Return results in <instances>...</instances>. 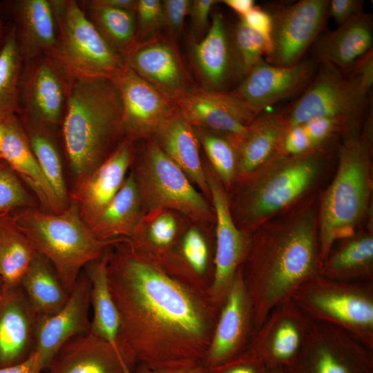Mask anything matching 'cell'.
<instances>
[{
    "instance_id": "25",
    "label": "cell",
    "mask_w": 373,
    "mask_h": 373,
    "mask_svg": "<svg viewBox=\"0 0 373 373\" xmlns=\"http://www.w3.org/2000/svg\"><path fill=\"white\" fill-rule=\"evenodd\" d=\"M1 160L12 169L34 195L39 209L50 213L64 210L41 171L17 115L4 119Z\"/></svg>"
},
{
    "instance_id": "45",
    "label": "cell",
    "mask_w": 373,
    "mask_h": 373,
    "mask_svg": "<svg viewBox=\"0 0 373 373\" xmlns=\"http://www.w3.org/2000/svg\"><path fill=\"white\" fill-rule=\"evenodd\" d=\"M191 1H162L164 27L169 32V37L174 41L182 35L184 22L189 15Z\"/></svg>"
},
{
    "instance_id": "3",
    "label": "cell",
    "mask_w": 373,
    "mask_h": 373,
    "mask_svg": "<svg viewBox=\"0 0 373 373\" xmlns=\"http://www.w3.org/2000/svg\"><path fill=\"white\" fill-rule=\"evenodd\" d=\"M60 137L74 183L90 175L125 140L121 100L111 79L75 77Z\"/></svg>"
},
{
    "instance_id": "6",
    "label": "cell",
    "mask_w": 373,
    "mask_h": 373,
    "mask_svg": "<svg viewBox=\"0 0 373 373\" xmlns=\"http://www.w3.org/2000/svg\"><path fill=\"white\" fill-rule=\"evenodd\" d=\"M13 213L21 230L35 251L50 263L69 295L84 267L124 240L97 239L71 201L59 213L33 207Z\"/></svg>"
},
{
    "instance_id": "33",
    "label": "cell",
    "mask_w": 373,
    "mask_h": 373,
    "mask_svg": "<svg viewBox=\"0 0 373 373\" xmlns=\"http://www.w3.org/2000/svg\"><path fill=\"white\" fill-rule=\"evenodd\" d=\"M108 251L84 269L90 284L93 316L90 332L108 343L122 356L119 348L120 320L108 283Z\"/></svg>"
},
{
    "instance_id": "14",
    "label": "cell",
    "mask_w": 373,
    "mask_h": 373,
    "mask_svg": "<svg viewBox=\"0 0 373 373\" xmlns=\"http://www.w3.org/2000/svg\"><path fill=\"white\" fill-rule=\"evenodd\" d=\"M312 321L291 299L276 307L237 356L265 367L288 366L299 352Z\"/></svg>"
},
{
    "instance_id": "60",
    "label": "cell",
    "mask_w": 373,
    "mask_h": 373,
    "mask_svg": "<svg viewBox=\"0 0 373 373\" xmlns=\"http://www.w3.org/2000/svg\"><path fill=\"white\" fill-rule=\"evenodd\" d=\"M4 135V120L0 121V160L1 153V146Z\"/></svg>"
},
{
    "instance_id": "10",
    "label": "cell",
    "mask_w": 373,
    "mask_h": 373,
    "mask_svg": "<svg viewBox=\"0 0 373 373\" xmlns=\"http://www.w3.org/2000/svg\"><path fill=\"white\" fill-rule=\"evenodd\" d=\"M133 175L142 207L150 212L172 209L197 222L214 219L213 211L186 175L154 140L148 144Z\"/></svg>"
},
{
    "instance_id": "31",
    "label": "cell",
    "mask_w": 373,
    "mask_h": 373,
    "mask_svg": "<svg viewBox=\"0 0 373 373\" xmlns=\"http://www.w3.org/2000/svg\"><path fill=\"white\" fill-rule=\"evenodd\" d=\"M154 142L206 195L209 185L200 155V143L194 129L178 109L160 127Z\"/></svg>"
},
{
    "instance_id": "47",
    "label": "cell",
    "mask_w": 373,
    "mask_h": 373,
    "mask_svg": "<svg viewBox=\"0 0 373 373\" xmlns=\"http://www.w3.org/2000/svg\"><path fill=\"white\" fill-rule=\"evenodd\" d=\"M300 124L315 148L327 145L336 134L342 135L340 124L332 119L315 118Z\"/></svg>"
},
{
    "instance_id": "41",
    "label": "cell",
    "mask_w": 373,
    "mask_h": 373,
    "mask_svg": "<svg viewBox=\"0 0 373 373\" xmlns=\"http://www.w3.org/2000/svg\"><path fill=\"white\" fill-rule=\"evenodd\" d=\"M39 207L37 200L12 169L0 160V213Z\"/></svg>"
},
{
    "instance_id": "17",
    "label": "cell",
    "mask_w": 373,
    "mask_h": 373,
    "mask_svg": "<svg viewBox=\"0 0 373 373\" xmlns=\"http://www.w3.org/2000/svg\"><path fill=\"white\" fill-rule=\"evenodd\" d=\"M183 119L195 129L207 131L237 142L256 117L231 91L192 88L174 101Z\"/></svg>"
},
{
    "instance_id": "21",
    "label": "cell",
    "mask_w": 373,
    "mask_h": 373,
    "mask_svg": "<svg viewBox=\"0 0 373 373\" xmlns=\"http://www.w3.org/2000/svg\"><path fill=\"white\" fill-rule=\"evenodd\" d=\"M133 142L124 140L115 151L87 177L74 183L69 201L75 202L90 227L122 187L134 158Z\"/></svg>"
},
{
    "instance_id": "12",
    "label": "cell",
    "mask_w": 373,
    "mask_h": 373,
    "mask_svg": "<svg viewBox=\"0 0 373 373\" xmlns=\"http://www.w3.org/2000/svg\"><path fill=\"white\" fill-rule=\"evenodd\" d=\"M285 373H373V350L345 331L312 321Z\"/></svg>"
},
{
    "instance_id": "22",
    "label": "cell",
    "mask_w": 373,
    "mask_h": 373,
    "mask_svg": "<svg viewBox=\"0 0 373 373\" xmlns=\"http://www.w3.org/2000/svg\"><path fill=\"white\" fill-rule=\"evenodd\" d=\"M90 284L83 269L64 307L38 321L35 352L44 371L65 343L90 332Z\"/></svg>"
},
{
    "instance_id": "55",
    "label": "cell",
    "mask_w": 373,
    "mask_h": 373,
    "mask_svg": "<svg viewBox=\"0 0 373 373\" xmlns=\"http://www.w3.org/2000/svg\"><path fill=\"white\" fill-rule=\"evenodd\" d=\"M240 15L245 16L254 6L253 0H223L221 1Z\"/></svg>"
},
{
    "instance_id": "53",
    "label": "cell",
    "mask_w": 373,
    "mask_h": 373,
    "mask_svg": "<svg viewBox=\"0 0 373 373\" xmlns=\"http://www.w3.org/2000/svg\"><path fill=\"white\" fill-rule=\"evenodd\" d=\"M44 369L34 352L26 361L17 365L0 368V373H43Z\"/></svg>"
},
{
    "instance_id": "2",
    "label": "cell",
    "mask_w": 373,
    "mask_h": 373,
    "mask_svg": "<svg viewBox=\"0 0 373 373\" xmlns=\"http://www.w3.org/2000/svg\"><path fill=\"white\" fill-rule=\"evenodd\" d=\"M318 191L258 226L242 265L254 331L271 311L320 274Z\"/></svg>"
},
{
    "instance_id": "30",
    "label": "cell",
    "mask_w": 373,
    "mask_h": 373,
    "mask_svg": "<svg viewBox=\"0 0 373 373\" xmlns=\"http://www.w3.org/2000/svg\"><path fill=\"white\" fill-rule=\"evenodd\" d=\"M367 224L334 244L320 275L343 281L373 282V229L370 220Z\"/></svg>"
},
{
    "instance_id": "24",
    "label": "cell",
    "mask_w": 373,
    "mask_h": 373,
    "mask_svg": "<svg viewBox=\"0 0 373 373\" xmlns=\"http://www.w3.org/2000/svg\"><path fill=\"white\" fill-rule=\"evenodd\" d=\"M0 7L10 16L23 62L55 55L57 28L50 0H10Z\"/></svg>"
},
{
    "instance_id": "27",
    "label": "cell",
    "mask_w": 373,
    "mask_h": 373,
    "mask_svg": "<svg viewBox=\"0 0 373 373\" xmlns=\"http://www.w3.org/2000/svg\"><path fill=\"white\" fill-rule=\"evenodd\" d=\"M193 59L204 88L226 91L227 85L238 70L224 18L216 12L205 35L193 46Z\"/></svg>"
},
{
    "instance_id": "15",
    "label": "cell",
    "mask_w": 373,
    "mask_h": 373,
    "mask_svg": "<svg viewBox=\"0 0 373 373\" xmlns=\"http://www.w3.org/2000/svg\"><path fill=\"white\" fill-rule=\"evenodd\" d=\"M110 79L120 97L125 139L133 143L154 137L177 111L173 99L137 75L125 62Z\"/></svg>"
},
{
    "instance_id": "40",
    "label": "cell",
    "mask_w": 373,
    "mask_h": 373,
    "mask_svg": "<svg viewBox=\"0 0 373 373\" xmlns=\"http://www.w3.org/2000/svg\"><path fill=\"white\" fill-rule=\"evenodd\" d=\"M231 45L239 75L243 78L261 59L270 53L271 44L241 19L235 26ZM242 78V79H243Z\"/></svg>"
},
{
    "instance_id": "16",
    "label": "cell",
    "mask_w": 373,
    "mask_h": 373,
    "mask_svg": "<svg viewBox=\"0 0 373 373\" xmlns=\"http://www.w3.org/2000/svg\"><path fill=\"white\" fill-rule=\"evenodd\" d=\"M328 0H301L271 14V50L265 61L278 66L299 63L323 29Z\"/></svg>"
},
{
    "instance_id": "36",
    "label": "cell",
    "mask_w": 373,
    "mask_h": 373,
    "mask_svg": "<svg viewBox=\"0 0 373 373\" xmlns=\"http://www.w3.org/2000/svg\"><path fill=\"white\" fill-rule=\"evenodd\" d=\"M37 254L13 212L0 213V275L3 285H19Z\"/></svg>"
},
{
    "instance_id": "29",
    "label": "cell",
    "mask_w": 373,
    "mask_h": 373,
    "mask_svg": "<svg viewBox=\"0 0 373 373\" xmlns=\"http://www.w3.org/2000/svg\"><path fill=\"white\" fill-rule=\"evenodd\" d=\"M288 127L285 113H260L248 125L245 134L234 144L236 182L249 176L277 153Z\"/></svg>"
},
{
    "instance_id": "48",
    "label": "cell",
    "mask_w": 373,
    "mask_h": 373,
    "mask_svg": "<svg viewBox=\"0 0 373 373\" xmlns=\"http://www.w3.org/2000/svg\"><path fill=\"white\" fill-rule=\"evenodd\" d=\"M342 73L368 95L373 86L372 50L361 57L347 70Z\"/></svg>"
},
{
    "instance_id": "26",
    "label": "cell",
    "mask_w": 373,
    "mask_h": 373,
    "mask_svg": "<svg viewBox=\"0 0 373 373\" xmlns=\"http://www.w3.org/2000/svg\"><path fill=\"white\" fill-rule=\"evenodd\" d=\"M43 373H135L108 343L90 332L65 343Z\"/></svg>"
},
{
    "instance_id": "4",
    "label": "cell",
    "mask_w": 373,
    "mask_h": 373,
    "mask_svg": "<svg viewBox=\"0 0 373 373\" xmlns=\"http://www.w3.org/2000/svg\"><path fill=\"white\" fill-rule=\"evenodd\" d=\"M332 160L328 144L296 156L276 153L237 182L239 188L230 209L238 227L251 234L265 222L318 191Z\"/></svg>"
},
{
    "instance_id": "51",
    "label": "cell",
    "mask_w": 373,
    "mask_h": 373,
    "mask_svg": "<svg viewBox=\"0 0 373 373\" xmlns=\"http://www.w3.org/2000/svg\"><path fill=\"white\" fill-rule=\"evenodd\" d=\"M240 19L250 28L263 36L271 44L273 20L270 13L255 6L245 16L240 17Z\"/></svg>"
},
{
    "instance_id": "44",
    "label": "cell",
    "mask_w": 373,
    "mask_h": 373,
    "mask_svg": "<svg viewBox=\"0 0 373 373\" xmlns=\"http://www.w3.org/2000/svg\"><path fill=\"white\" fill-rule=\"evenodd\" d=\"M177 231L175 218L171 213L163 211L159 212L151 222L147 236H136L131 239L141 240L153 247L165 249L171 247Z\"/></svg>"
},
{
    "instance_id": "49",
    "label": "cell",
    "mask_w": 373,
    "mask_h": 373,
    "mask_svg": "<svg viewBox=\"0 0 373 373\" xmlns=\"http://www.w3.org/2000/svg\"><path fill=\"white\" fill-rule=\"evenodd\" d=\"M219 1L193 0L189 15L191 16L192 32L197 39L208 27L209 17L213 6Z\"/></svg>"
},
{
    "instance_id": "38",
    "label": "cell",
    "mask_w": 373,
    "mask_h": 373,
    "mask_svg": "<svg viewBox=\"0 0 373 373\" xmlns=\"http://www.w3.org/2000/svg\"><path fill=\"white\" fill-rule=\"evenodd\" d=\"M23 64L15 30L10 22L0 50V121L17 114Z\"/></svg>"
},
{
    "instance_id": "54",
    "label": "cell",
    "mask_w": 373,
    "mask_h": 373,
    "mask_svg": "<svg viewBox=\"0 0 373 373\" xmlns=\"http://www.w3.org/2000/svg\"><path fill=\"white\" fill-rule=\"evenodd\" d=\"M98 6L135 11L137 0H92Z\"/></svg>"
},
{
    "instance_id": "61",
    "label": "cell",
    "mask_w": 373,
    "mask_h": 373,
    "mask_svg": "<svg viewBox=\"0 0 373 373\" xmlns=\"http://www.w3.org/2000/svg\"><path fill=\"white\" fill-rule=\"evenodd\" d=\"M3 286V283L1 278V276L0 275V289Z\"/></svg>"
},
{
    "instance_id": "23",
    "label": "cell",
    "mask_w": 373,
    "mask_h": 373,
    "mask_svg": "<svg viewBox=\"0 0 373 373\" xmlns=\"http://www.w3.org/2000/svg\"><path fill=\"white\" fill-rule=\"evenodd\" d=\"M38 319L20 285L0 289V368L17 365L35 350Z\"/></svg>"
},
{
    "instance_id": "28",
    "label": "cell",
    "mask_w": 373,
    "mask_h": 373,
    "mask_svg": "<svg viewBox=\"0 0 373 373\" xmlns=\"http://www.w3.org/2000/svg\"><path fill=\"white\" fill-rule=\"evenodd\" d=\"M373 24L370 14L356 15L314 42L316 59L341 72L372 50Z\"/></svg>"
},
{
    "instance_id": "56",
    "label": "cell",
    "mask_w": 373,
    "mask_h": 373,
    "mask_svg": "<svg viewBox=\"0 0 373 373\" xmlns=\"http://www.w3.org/2000/svg\"><path fill=\"white\" fill-rule=\"evenodd\" d=\"M153 373H210L202 363L173 370L153 372Z\"/></svg>"
},
{
    "instance_id": "11",
    "label": "cell",
    "mask_w": 373,
    "mask_h": 373,
    "mask_svg": "<svg viewBox=\"0 0 373 373\" xmlns=\"http://www.w3.org/2000/svg\"><path fill=\"white\" fill-rule=\"evenodd\" d=\"M75 77L52 55L23 62L16 114L22 124L60 132Z\"/></svg>"
},
{
    "instance_id": "50",
    "label": "cell",
    "mask_w": 373,
    "mask_h": 373,
    "mask_svg": "<svg viewBox=\"0 0 373 373\" xmlns=\"http://www.w3.org/2000/svg\"><path fill=\"white\" fill-rule=\"evenodd\" d=\"M364 1L362 0L329 1L327 15L332 17L338 26L363 12Z\"/></svg>"
},
{
    "instance_id": "42",
    "label": "cell",
    "mask_w": 373,
    "mask_h": 373,
    "mask_svg": "<svg viewBox=\"0 0 373 373\" xmlns=\"http://www.w3.org/2000/svg\"><path fill=\"white\" fill-rule=\"evenodd\" d=\"M180 255L192 271L204 278L209 253L207 243L198 229L191 228L185 233L182 240Z\"/></svg>"
},
{
    "instance_id": "58",
    "label": "cell",
    "mask_w": 373,
    "mask_h": 373,
    "mask_svg": "<svg viewBox=\"0 0 373 373\" xmlns=\"http://www.w3.org/2000/svg\"><path fill=\"white\" fill-rule=\"evenodd\" d=\"M265 373H285L281 367H265Z\"/></svg>"
},
{
    "instance_id": "35",
    "label": "cell",
    "mask_w": 373,
    "mask_h": 373,
    "mask_svg": "<svg viewBox=\"0 0 373 373\" xmlns=\"http://www.w3.org/2000/svg\"><path fill=\"white\" fill-rule=\"evenodd\" d=\"M31 149L63 209L69 204L65 179L60 132L43 127L23 125Z\"/></svg>"
},
{
    "instance_id": "20",
    "label": "cell",
    "mask_w": 373,
    "mask_h": 373,
    "mask_svg": "<svg viewBox=\"0 0 373 373\" xmlns=\"http://www.w3.org/2000/svg\"><path fill=\"white\" fill-rule=\"evenodd\" d=\"M253 332L251 305L241 266L220 309L202 365L211 369L234 358L243 351Z\"/></svg>"
},
{
    "instance_id": "1",
    "label": "cell",
    "mask_w": 373,
    "mask_h": 373,
    "mask_svg": "<svg viewBox=\"0 0 373 373\" xmlns=\"http://www.w3.org/2000/svg\"><path fill=\"white\" fill-rule=\"evenodd\" d=\"M107 278L120 320V351L133 370L201 363L220 309L209 282L179 254L124 239L108 251Z\"/></svg>"
},
{
    "instance_id": "46",
    "label": "cell",
    "mask_w": 373,
    "mask_h": 373,
    "mask_svg": "<svg viewBox=\"0 0 373 373\" xmlns=\"http://www.w3.org/2000/svg\"><path fill=\"white\" fill-rule=\"evenodd\" d=\"M315 149L302 124H296L287 128L276 153L296 156Z\"/></svg>"
},
{
    "instance_id": "7",
    "label": "cell",
    "mask_w": 373,
    "mask_h": 373,
    "mask_svg": "<svg viewBox=\"0 0 373 373\" xmlns=\"http://www.w3.org/2000/svg\"><path fill=\"white\" fill-rule=\"evenodd\" d=\"M291 299L311 321L336 326L373 350V282L343 281L319 274Z\"/></svg>"
},
{
    "instance_id": "52",
    "label": "cell",
    "mask_w": 373,
    "mask_h": 373,
    "mask_svg": "<svg viewBox=\"0 0 373 373\" xmlns=\"http://www.w3.org/2000/svg\"><path fill=\"white\" fill-rule=\"evenodd\" d=\"M207 370L210 373H265V367L262 364L239 356Z\"/></svg>"
},
{
    "instance_id": "19",
    "label": "cell",
    "mask_w": 373,
    "mask_h": 373,
    "mask_svg": "<svg viewBox=\"0 0 373 373\" xmlns=\"http://www.w3.org/2000/svg\"><path fill=\"white\" fill-rule=\"evenodd\" d=\"M124 59L137 75L173 101L196 86L169 36L157 34L136 44Z\"/></svg>"
},
{
    "instance_id": "18",
    "label": "cell",
    "mask_w": 373,
    "mask_h": 373,
    "mask_svg": "<svg viewBox=\"0 0 373 373\" xmlns=\"http://www.w3.org/2000/svg\"><path fill=\"white\" fill-rule=\"evenodd\" d=\"M316 68V64L312 60H301L290 66H278L262 58L231 92L257 117L267 107L306 88Z\"/></svg>"
},
{
    "instance_id": "8",
    "label": "cell",
    "mask_w": 373,
    "mask_h": 373,
    "mask_svg": "<svg viewBox=\"0 0 373 373\" xmlns=\"http://www.w3.org/2000/svg\"><path fill=\"white\" fill-rule=\"evenodd\" d=\"M57 28L54 55L76 77L111 78L124 64L82 10L79 1L50 0Z\"/></svg>"
},
{
    "instance_id": "39",
    "label": "cell",
    "mask_w": 373,
    "mask_h": 373,
    "mask_svg": "<svg viewBox=\"0 0 373 373\" xmlns=\"http://www.w3.org/2000/svg\"><path fill=\"white\" fill-rule=\"evenodd\" d=\"M212 166L225 189L236 180L237 153L232 140L216 133L193 128Z\"/></svg>"
},
{
    "instance_id": "59",
    "label": "cell",
    "mask_w": 373,
    "mask_h": 373,
    "mask_svg": "<svg viewBox=\"0 0 373 373\" xmlns=\"http://www.w3.org/2000/svg\"><path fill=\"white\" fill-rule=\"evenodd\" d=\"M135 373H153V372L142 364L137 365L135 368Z\"/></svg>"
},
{
    "instance_id": "57",
    "label": "cell",
    "mask_w": 373,
    "mask_h": 373,
    "mask_svg": "<svg viewBox=\"0 0 373 373\" xmlns=\"http://www.w3.org/2000/svg\"><path fill=\"white\" fill-rule=\"evenodd\" d=\"M1 14V10L0 8V50L5 43V40L8 30V26H4Z\"/></svg>"
},
{
    "instance_id": "5",
    "label": "cell",
    "mask_w": 373,
    "mask_h": 373,
    "mask_svg": "<svg viewBox=\"0 0 373 373\" xmlns=\"http://www.w3.org/2000/svg\"><path fill=\"white\" fill-rule=\"evenodd\" d=\"M372 113L358 136L343 139L338 166L319 194L318 233L321 265L334 244L363 228L370 216L372 193Z\"/></svg>"
},
{
    "instance_id": "13",
    "label": "cell",
    "mask_w": 373,
    "mask_h": 373,
    "mask_svg": "<svg viewBox=\"0 0 373 373\" xmlns=\"http://www.w3.org/2000/svg\"><path fill=\"white\" fill-rule=\"evenodd\" d=\"M216 220L214 270L209 285L213 303L221 308L238 269L247 255L251 234L236 224L223 184L211 169H205Z\"/></svg>"
},
{
    "instance_id": "43",
    "label": "cell",
    "mask_w": 373,
    "mask_h": 373,
    "mask_svg": "<svg viewBox=\"0 0 373 373\" xmlns=\"http://www.w3.org/2000/svg\"><path fill=\"white\" fill-rule=\"evenodd\" d=\"M135 17V45L156 35L157 30L164 27L162 1L137 0Z\"/></svg>"
},
{
    "instance_id": "37",
    "label": "cell",
    "mask_w": 373,
    "mask_h": 373,
    "mask_svg": "<svg viewBox=\"0 0 373 373\" xmlns=\"http://www.w3.org/2000/svg\"><path fill=\"white\" fill-rule=\"evenodd\" d=\"M79 3L87 18L113 50L124 56L134 46L135 11L98 6L92 0Z\"/></svg>"
},
{
    "instance_id": "34",
    "label": "cell",
    "mask_w": 373,
    "mask_h": 373,
    "mask_svg": "<svg viewBox=\"0 0 373 373\" xmlns=\"http://www.w3.org/2000/svg\"><path fill=\"white\" fill-rule=\"evenodd\" d=\"M19 285L38 321L57 313L69 298L50 263L38 253L23 274Z\"/></svg>"
},
{
    "instance_id": "32",
    "label": "cell",
    "mask_w": 373,
    "mask_h": 373,
    "mask_svg": "<svg viewBox=\"0 0 373 373\" xmlns=\"http://www.w3.org/2000/svg\"><path fill=\"white\" fill-rule=\"evenodd\" d=\"M142 220L140 193L133 173H131L89 228L100 240L131 239Z\"/></svg>"
},
{
    "instance_id": "9",
    "label": "cell",
    "mask_w": 373,
    "mask_h": 373,
    "mask_svg": "<svg viewBox=\"0 0 373 373\" xmlns=\"http://www.w3.org/2000/svg\"><path fill=\"white\" fill-rule=\"evenodd\" d=\"M367 94L328 64L321 66L302 96L285 113L289 126L315 118H329L342 128L343 139L360 135Z\"/></svg>"
}]
</instances>
